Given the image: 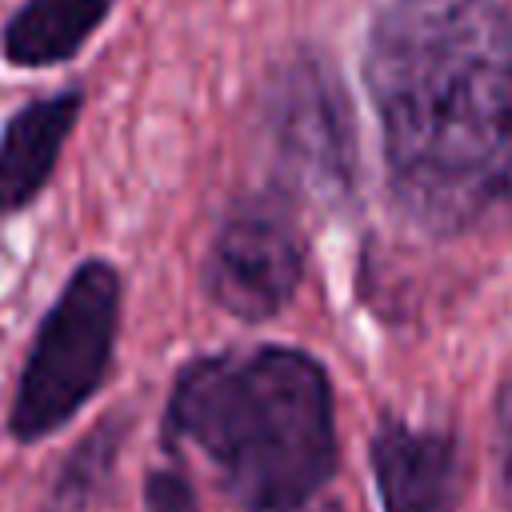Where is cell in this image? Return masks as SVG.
Wrapping results in <instances>:
<instances>
[{"instance_id":"8fae6325","label":"cell","mask_w":512,"mask_h":512,"mask_svg":"<svg viewBox=\"0 0 512 512\" xmlns=\"http://www.w3.org/2000/svg\"><path fill=\"white\" fill-rule=\"evenodd\" d=\"M144 504L148 512H200L196 492L184 472L176 468H152L144 480Z\"/></svg>"},{"instance_id":"8992f818","label":"cell","mask_w":512,"mask_h":512,"mask_svg":"<svg viewBox=\"0 0 512 512\" xmlns=\"http://www.w3.org/2000/svg\"><path fill=\"white\" fill-rule=\"evenodd\" d=\"M368 464L384 512L460 508V444L444 428H412L400 416H380L368 440Z\"/></svg>"},{"instance_id":"ba28073f","label":"cell","mask_w":512,"mask_h":512,"mask_svg":"<svg viewBox=\"0 0 512 512\" xmlns=\"http://www.w3.org/2000/svg\"><path fill=\"white\" fill-rule=\"evenodd\" d=\"M116 0H24L0 32V52L12 68H56L80 56L100 32Z\"/></svg>"},{"instance_id":"7a4b0ae2","label":"cell","mask_w":512,"mask_h":512,"mask_svg":"<svg viewBox=\"0 0 512 512\" xmlns=\"http://www.w3.org/2000/svg\"><path fill=\"white\" fill-rule=\"evenodd\" d=\"M168 444H192L244 512H308L336 472L328 368L292 344L188 360L164 408Z\"/></svg>"},{"instance_id":"277c9868","label":"cell","mask_w":512,"mask_h":512,"mask_svg":"<svg viewBox=\"0 0 512 512\" xmlns=\"http://www.w3.org/2000/svg\"><path fill=\"white\" fill-rule=\"evenodd\" d=\"M264 120L288 176L316 196H348L356 180V128L336 68L316 52L284 60L264 96Z\"/></svg>"},{"instance_id":"6da1fadb","label":"cell","mask_w":512,"mask_h":512,"mask_svg":"<svg viewBox=\"0 0 512 512\" xmlns=\"http://www.w3.org/2000/svg\"><path fill=\"white\" fill-rule=\"evenodd\" d=\"M396 208L432 236L512 216V8L388 0L360 60Z\"/></svg>"},{"instance_id":"5b68a950","label":"cell","mask_w":512,"mask_h":512,"mask_svg":"<svg viewBox=\"0 0 512 512\" xmlns=\"http://www.w3.org/2000/svg\"><path fill=\"white\" fill-rule=\"evenodd\" d=\"M304 276V236L276 196L240 200L204 252V292L236 320H272Z\"/></svg>"},{"instance_id":"9c48e42d","label":"cell","mask_w":512,"mask_h":512,"mask_svg":"<svg viewBox=\"0 0 512 512\" xmlns=\"http://www.w3.org/2000/svg\"><path fill=\"white\" fill-rule=\"evenodd\" d=\"M120 436H124V420H104L96 424L64 460L52 496H48V512H84V504L100 492V484L108 480L116 452H120Z\"/></svg>"},{"instance_id":"52a82bcc","label":"cell","mask_w":512,"mask_h":512,"mask_svg":"<svg viewBox=\"0 0 512 512\" xmlns=\"http://www.w3.org/2000/svg\"><path fill=\"white\" fill-rule=\"evenodd\" d=\"M84 92L60 88L20 104L0 128V216H16L48 188L80 120Z\"/></svg>"},{"instance_id":"3957f363","label":"cell","mask_w":512,"mask_h":512,"mask_svg":"<svg viewBox=\"0 0 512 512\" xmlns=\"http://www.w3.org/2000/svg\"><path fill=\"white\" fill-rule=\"evenodd\" d=\"M120 304L124 280L116 264L88 256L68 272L16 376L8 408V436L16 444L48 440L104 388L116 360Z\"/></svg>"},{"instance_id":"30bf717a","label":"cell","mask_w":512,"mask_h":512,"mask_svg":"<svg viewBox=\"0 0 512 512\" xmlns=\"http://www.w3.org/2000/svg\"><path fill=\"white\" fill-rule=\"evenodd\" d=\"M492 488L512 512V380L500 384L492 404Z\"/></svg>"}]
</instances>
